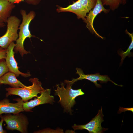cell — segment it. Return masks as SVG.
Here are the masks:
<instances>
[{"mask_svg":"<svg viewBox=\"0 0 133 133\" xmlns=\"http://www.w3.org/2000/svg\"><path fill=\"white\" fill-rule=\"evenodd\" d=\"M20 12L22 16V21L19 28V31L18 37L16 41L14 50L15 53L19 52L23 57L24 54L30 53L25 50L23 44L26 38H30L33 36L31 33L29 27L30 23L35 17V13L34 11H31L27 14L26 11L23 9L21 10Z\"/></svg>","mask_w":133,"mask_h":133,"instance_id":"cell-1","label":"cell"},{"mask_svg":"<svg viewBox=\"0 0 133 133\" xmlns=\"http://www.w3.org/2000/svg\"><path fill=\"white\" fill-rule=\"evenodd\" d=\"M66 88H65V84L62 83L60 84L61 87L58 84H56V86L57 89L55 90V94L59 97L60 102L63 107L65 112L71 113V108L76 103L75 99L77 97L83 95L84 93L82 89H80L74 90L72 89L71 85L67 84Z\"/></svg>","mask_w":133,"mask_h":133,"instance_id":"cell-2","label":"cell"},{"mask_svg":"<svg viewBox=\"0 0 133 133\" xmlns=\"http://www.w3.org/2000/svg\"><path fill=\"white\" fill-rule=\"evenodd\" d=\"M29 81L32 83L31 85L21 88H6V90L7 91L6 97L11 95H18L25 102L28 101L33 97H37L38 94H40L45 90L42 86L41 82L37 78H31Z\"/></svg>","mask_w":133,"mask_h":133,"instance_id":"cell-3","label":"cell"},{"mask_svg":"<svg viewBox=\"0 0 133 133\" xmlns=\"http://www.w3.org/2000/svg\"><path fill=\"white\" fill-rule=\"evenodd\" d=\"M21 20L15 16H11L8 19L7 29L5 33L0 37V46L7 49L13 42L16 41L18 37L17 31Z\"/></svg>","mask_w":133,"mask_h":133,"instance_id":"cell-4","label":"cell"},{"mask_svg":"<svg viewBox=\"0 0 133 133\" xmlns=\"http://www.w3.org/2000/svg\"><path fill=\"white\" fill-rule=\"evenodd\" d=\"M6 124V128L9 130H17L22 133L27 132L29 121L26 116L19 113L12 115L10 114L0 115Z\"/></svg>","mask_w":133,"mask_h":133,"instance_id":"cell-5","label":"cell"},{"mask_svg":"<svg viewBox=\"0 0 133 133\" xmlns=\"http://www.w3.org/2000/svg\"><path fill=\"white\" fill-rule=\"evenodd\" d=\"M103 116L101 107V109L99 110L98 114L88 123L82 125L74 124L72 127L74 131L85 129L90 133H103L108 129L101 126V123L104 121Z\"/></svg>","mask_w":133,"mask_h":133,"instance_id":"cell-6","label":"cell"},{"mask_svg":"<svg viewBox=\"0 0 133 133\" xmlns=\"http://www.w3.org/2000/svg\"><path fill=\"white\" fill-rule=\"evenodd\" d=\"M76 69L77 71L76 73L79 75V77L77 79H73L71 81L65 80L64 83L66 84L72 85L77 81L83 79H86L93 83L96 86L98 87H101V86L100 84L97 83V81H100L101 83H106L108 81H110L116 85L119 86L121 87L123 86L122 85H118L113 82L107 75H101L99 73H97L94 74L86 75L83 73V71L81 68H77Z\"/></svg>","mask_w":133,"mask_h":133,"instance_id":"cell-7","label":"cell"},{"mask_svg":"<svg viewBox=\"0 0 133 133\" xmlns=\"http://www.w3.org/2000/svg\"><path fill=\"white\" fill-rule=\"evenodd\" d=\"M51 89H46L42 91L40 95L37 98L29 101L24 102L23 107L24 111H31L35 106L46 103L52 104L55 102L53 96L50 95Z\"/></svg>","mask_w":133,"mask_h":133,"instance_id":"cell-8","label":"cell"},{"mask_svg":"<svg viewBox=\"0 0 133 133\" xmlns=\"http://www.w3.org/2000/svg\"><path fill=\"white\" fill-rule=\"evenodd\" d=\"M15 46L14 41L12 42L6 49L5 62L9 71L14 73L16 77L21 75L22 76L27 77L30 76L29 72L24 73L20 72L18 69L17 63L14 58L15 52L13 50Z\"/></svg>","mask_w":133,"mask_h":133,"instance_id":"cell-9","label":"cell"},{"mask_svg":"<svg viewBox=\"0 0 133 133\" xmlns=\"http://www.w3.org/2000/svg\"><path fill=\"white\" fill-rule=\"evenodd\" d=\"M109 11V10L106 9L104 7L101 0H96L95 6L89 11V14L86 17L85 20L84 21V22L86 24V27L89 30L102 39L104 38L100 35L94 28L93 22L95 17L98 14L102 11L107 13Z\"/></svg>","mask_w":133,"mask_h":133,"instance_id":"cell-10","label":"cell"},{"mask_svg":"<svg viewBox=\"0 0 133 133\" xmlns=\"http://www.w3.org/2000/svg\"><path fill=\"white\" fill-rule=\"evenodd\" d=\"M17 101L15 103L10 102L7 99L0 101V115L3 114H16L24 111L23 105L24 101L18 98L15 99Z\"/></svg>","mask_w":133,"mask_h":133,"instance_id":"cell-11","label":"cell"},{"mask_svg":"<svg viewBox=\"0 0 133 133\" xmlns=\"http://www.w3.org/2000/svg\"><path fill=\"white\" fill-rule=\"evenodd\" d=\"M14 4L8 0H0V28L4 27L8 18L11 16L13 9L15 7Z\"/></svg>","mask_w":133,"mask_h":133,"instance_id":"cell-12","label":"cell"},{"mask_svg":"<svg viewBox=\"0 0 133 133\" xmlns=\"http://www.w3.org/2000/svg\"><path fill=\"white\" fill-rule=\"evenodd\" d=\"M58 13L69 12L75 14L78 19L81 18L84 21L86 19L87 12L79 1L77 0L67 7L63 8L58 6L56 10Z\"/></svg>","mask_w":133,"mask_h":133,"instance_id":"cell-13","label":"cell"},{"mask_svg":"<svg viewBox=\"0 0 133 133\" xmlns=\"http://www.w3.org/2000/svg\"><path fill=\"white\" fill-rule=\"evenodd\" d=\"M15 74L10 71L0 78V84H8L13 88L26 87L16 78Z\"/></svg>","mask_w":133,"mask_h":133,"instance_id":"cell-14","label":"cell"},{"mask_svg":"<svg viewBox=\"0 0 133 133\" xmlns=\"http://www.w3.org/2000/svg\"><path fill=\"white\" fill-rule=\"evenodd\" d=\"M126 33L128 34L130 37L131 38V42L130 44L129 45L128 49L126 51H124L122 50L118 52V53L121 57V59L120 62V65H121L123 62L124 60L125 57L128 56L129 57H130L132 56V53L130 52L131 50L133 48V33H131L129 32L127 30L125 31Z\"/></svg>","mask_w":133,"mask_h":133,"instance_id":"cell-15","label":"cell"},{"mask_svg":"<svg viewBox=\"0 0 133 133\" xmlns=\"http://www.w3.org/2000/svg\"><path fill=\"white\" fill-rule=\"evenodd\" d=\"M87 13H89L95 6L96 0H78Z\"/></svg>","mask_w":133,"mask_h":133,"instance_id":"cell-16","label":"cell"},{"mask_svg":"<svg viewBox=\"0 0 133 133\" xmlns=\"http://www.w3.org/2000/svg\"><path fill=\"white\" fill-rule=\"evenodd\" d=\"M103 5H109L112 10L117 8L122 2V0H101Z\"/></svg>","mask_w":133,"mask_h":133,"instance_id":"cell-17","label":"cell"},{"mask_svg":"<svg viewBox=\"0 0 133 133\" xmlns=\"http://www.w3.org/2000/svg\"><path fill=\"white\" fill-rule=\"evenodd\" d=\"M9 71L4 59L0 60V78Z\"/></svg>","mask_w":133,"mask_h":133,"instance_id":"cell-18","label":"cell"},{"mask_svg":"<svg viewBox=\"0 0 133 133\" xmlns=\"http://www.w3.org/2000/svg\"><path fill=\"white\" fill-rule=\"evenodd\" d=\"M9 2L12 3L18 4L20 2L25 1L27 3L33 5L38 4L41 0H8Z\"/></svg>","mask_w":133,"mask_h":133,"instance_id":"cell-19","label":"cell"},{"mask_svg":"<svg viewBox=\"0 0 133 133\" xmlns=\"http://www.w3.org/2000/svg\"><path fill=\"white\" fill-rule=\"evenodd\" d=\"M6 49H4L0 46V60L5 59L6 57Z\"/></svg>","mask_w":133,"mask_h":133,"instance_id":"cell-20","label":"cell"},{"mask_svg":"<svg viewBox=\"0 0 133 133\" xmlns=\"http://www.w3.org/2000/svg\"><path fill=\"white\" fill-rule=\"evenodd\" d=\"M1 118V120L0 121V133H6V131L3 130L2 127V124L4 121V120L3 119Z\"/></svg>","mask_w":133,"mask_h":133,"instance_id":"cell-21","label":"cell"},{"mask_svg":"<svg viewBox=\"0 0 133 133\" xmlns=\"http://www.w3.org/2000/svg\"><path fill=\"white\" fill-rule=\"evenodd\" d=\"M126 0H122V2L123 4H124L126 2Z\"/></svg>","mask_w":133,"mask_h":133,"instance_id":"cell-22","label":"cell"}]
</instances>
